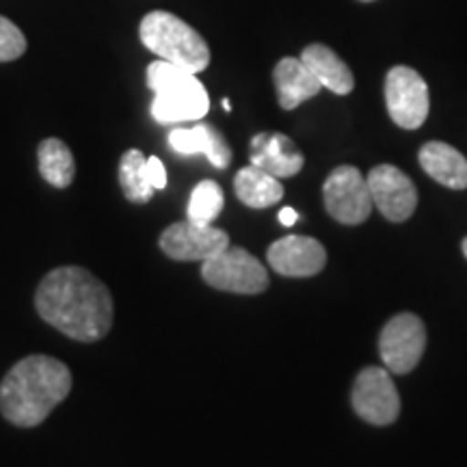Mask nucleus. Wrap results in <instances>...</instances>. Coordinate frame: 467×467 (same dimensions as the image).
I'll return each mask as SVG.
<instances>
[{
    "mask_svg": "<svg viewBox=\"0 0 467 467\" xmlns=\"http://www.w3.org/2000/svg\"><path fill=\"white\" fill-rule=\"evenodd\" d=\"M37 314L76 342H98L113 327L115 306L110 290L83 266H58L35 292Z\"/></svg>",
    "mask_w": 467,
    "mask_h": 467,
    "instance_id": "1",
    "label": "nucleus"
},
{
    "mask_svg": "<svg viewBox=\"0 0 467 467\" xmlns=\"http://www.w3.org/2000/svg\"><path fill=\"white\" fill-rule=\"evenodd\" d=\"M72 392V372L50 355H28L0 383V411L20 429L39 426Z\"/></svg>",
    "mask_w": 467,
    "mask_h": 467,
    "instance_id": "2",
    "label": "nucleus"
},
{
    "mask_svg": "<svg viewBox=\"0 0 467 467\" xmlns=\"http://www.w3.org/2000/svg\"><path fill=\"white\" fill-rule=\"evenodd\" d=\"M148 87L154 91L151 117L162 126L200 121L208 115L210 98L206 87L189 69L159 58L148 67Z\"/></svg>",
    "mask_w": 467,
    "mask_h": 467,
    "instance_id": "3",
    "label": "nucleus"
},
{
    "mask_svg": "<svg viewBox=\"0 0 467 467\" xmlns=\"http://www.w3.org/2000/svg\"><path fill=\"white\" fill-rule=\"evenodd\" d=\"M139 37L145 48L162 61L200 74L210 66L206 39L178 16L169 11H151L141 20Z\"/></svg>",
    "mask_w": 467,
    "mask_h": 467,
    "instance_id": "4",
    "label": "nucleus"
},
{
    "mask_svg": "<svg viewBox=\"0 0 467 467\" xmlns=\"http://www.w3.org/2000/svg\"><path fill=\"white\" fill-rule=\"evenodd\" d=\"M202 277L210 288L236 295H260L268 288V271L243 247H227L202 265Z\"/></svg>",
    "mask_w": 467,
    "mask_h": 467,
    "instance_id": "5",
    "label": "nucleus"
},
{
    "mask_svg": "<svg viewBox=\"0 0 467 467\" xmlns=\"http://www.w3.org/2000/svg\"><path fill=\"white\" fill-rule=\"evenodd\" d=\"M350 402L355 413L368 424L388 426L400 416V396L388 368H364L353 383Z\"/></svg>",
    "mask_w": 467,
    "mask_h": 467,
    "instance_id": "6",
    "label": "nucleus"
},
{
    "mask_svg": "<svg viewBox=\"0 0 467 467\" xmlns=\"http://www.w3.org/2000/svg\"><path fill=\"white\" fill-rule=\"evenodd\" d=\"M327 213L342 225H359L372 214V197L358 167L342 165L329 173L323 186Z\"/></svg>",
    "mask_w": 467,
    "mask_h": 467,
    "instance_id": "7",
    "label": "nucleus"
},
{
    "mask_svg": "<svg viewBox=\"0 0 467 467\" xmlns=\"http://www.w3.org/2000/svg\"><path fill=\"white\" fill-rule=\"evenodd\" d=\"M385 104L396 126L418 130L429 117V87L416 69L396 66L385 76Z\"/></svg>",
    "mask_w": 467,
    "mask_h": 467,
    "instance_id": "8",
    "label": "nucleus"
},
{
    "mask_svg": "<svg viewBox=\"0 0 467 467\" xmlns=\"http://www.w3.org/2000/svg\"><path fill=\"white\" fill-rule=\"evenodd\" d=\"M426 350V327L416 314H396L383 327L379 353L392 375H407L420 364Z\"/></svg>",
    "mask_w": 467,
    "mask_h": 467,
    "instance_id": "9",
    "label": "nucleus"
},
{
    "mask_svg": "<svg viewBox=\"0 0 467 467\" xmlns=\"http://www.w3.org/2000/svg\"><path fill=\"white\" fill-rule=\"evenodd\" d=\"M159 244L162 254L175 262H206L230 247V236L214 225H197L186 219L169 225Z\"/></svg>",
    "mask_w": 467,
    "mask_h": 467,
    "instance_id": "10",
    "label": "nucleus"
},
{
    "mask_svg": "<svg viewBox=\"0 0 467 467\" xmlns=\"http://www.w3.org/2000/svg\"><path fill=\"white\" fill-rule=\"evenodd\" d=\"M372 206L392 223H402L416 213L418 191L405 171L394 165H379L366 175Z\"/></svg>",
    "mask_w": 467,
    "mask_h": 467,
    "instance_id": "11",
    "label": "nucleus"
},
{
    "mask_svg": "<svg viewBox=\"0 0 467 467\" xmlns=\"http://www.w3.org/2000/svg\"><path fill=\"white\" fill-rule=\"evenodd\" d=\"M266 260L284 277H314L327 265V251L317 238L290 234L268 247Z\"/></svg>",
    "mask_w": 467,
    "mask_h": 467,
    "instance_id": "12",
    "label": "nucleus"
},
{
    "mask_svg": "<svg viewBox=\"0 0 467 467\" xmlns=\"http://www.w3.org/2000/svg\"><path fill=\"white\" fill-rule=\"evenodd\" d=\"M251 165L275 178H292L306 165V159L292 143L290 137L282 132H260L251 139Z\"/></svg>",
    "mask_w": 467,
    "mask_h": 467,
    "instance_id": "13",
    "label": "nucleus"
},
{
    "mask_svg": "<svg viewBox=\"0 0 467 467\" xmlns=\"http://www.w3.org/2000/svg\"><path fill=\"white\" fill-rule=\"evenodd\" d=\"M169 148L180 156L203 154L213 167L227 169L232 162V148L217 128L197 124L192 128H173L169 132Z\"/></svg>",
    "mask_w": 467,
    "mask_h": 467,
    "instance_id": "14",
    "label": "nucleus"
},
{
    "mask_svg": "<svg viewBox=\"0 0 467 467\" xmlns=\"http://www.w3.org/2000/svg\"><path fill=\"white\" fill-rule=\"evenodd\" d=\"M273 80H275L279 107L284 110L301 107L303 102L318 96L323 89L314 74L306 67V63L295 57H285L277 63L273 69Z\"/></svg>",
    "mask_w": 467,
    "mask_h": 467,
    "instance_id": "15",
    "label": "nucleus"
},
{
    "mask_svg": "<svg viewBox=\"0 0 467 467\" xmlns=\"http://www.w3.org/2000/svg\"><path fill=\"white\" fill-rule=\"evenodd\" d=\"M420 167L424 169L435 182L452 191L467 189V159L457 148L443 141H429L422 145L418 154Z\"/></svg>",
    "mask_w": 467,
    "mask_h": 467,
    "instance_id": "16",
    "label": "nucleus"
},
{
    "mask_svg": "<svg viewBox=\"0 0 467 467\" xmlns=\"http://www.w3.org/2000/svg\"><path fill=\"white\" fill-rule=\"evenodd\" d=\"M301 61L314 74L323 89H329L337 96H348L355 87L353 72H350L347 63L336 55L329 46L312 44L301 52Z\"/></svg>",
    "mask_w": 467,
    "mask_h": 467,
    "instance_id": "17",
    "label": "nucleus"
},
{
    "mask_svg": "<svg viewBox=\"0 0 467 467\" xmlns=\"http://www.w3.org/2000/svg\"><path fill=\"white\" fill-rule=\"evenodd\" d=\"M234 191L244 206L254 210H265L282 202L284 186L275 175L262 171V169L249 165L243 167L234 178Z\"/></svg>",
    "mask_w": 467,
    "mask_h": 467,
    "instance_id": "18",
    "label": "nucleus"
},
{
    "mask_svg": "<svg viewBox=\"0 0 467 467\" xmlns=\"http://www.w3.org/2000/svg\"><path fill=\"white\" fill-rule=\"evenodd\" d=\"M37 162L42 178L55 189H67L76 178V162L72 150L61 139H44L37 148Z\"/></svg>",
    "mask_w": 467,
    "mask_h": 467,
    "instance_id": "19",
    "label": "nucleus"
},
{
    "mask_svg": "<svg viewBox=\"0 0 467 467\" xmlns=\"http://www.w3.org/2000/svg\"><path fill=\"white\" fill-rule=\"evenodd\" d=\"M148 159L141 150H128L119 161V184L126 200L132 203H148L154 197V186L148 180Z\"/></svg>",
    "mask_w": 467,
    "mask_h": 467,
    "instance_id": "20",
    "label": "nucleus"
},
{
    "mask_svg": "<svg viewBox=\"0 0 467 467\" xmlns=\"http://www.w3.org/2000/svg\"><path fill=\"white\" fill-rule=\"evenodd\" d=\"M225 206L223 189L214 180H203L192 189L189 208H186V219L197 225H213Z\"/></svg>",
    "mask_w": 467,
    "mask_h": 467,
    "instance_id": "21",
    "label": "nucleus"
},
{
    "mask_svg": "<svg viewBox=\"0 0 467 467\" xmlns=\"http://www.w3.org/2000/svg\"><path fill=\"white\" fill-rule=\"evenodd\" d=\"M26 52V37L14 22L0 16V63L16 61Z\"/></svg>",
    "mask_w": 467,
    "mask_h": 467,
    "instance_id": "22",
    "label": "nucleus"
},
{
    "mask_svg": "<svg viewBox=\"0 0 467 467\" xmlns=\"http://www.w3.org/2000/svg\"><path fill=\"white\" fill-rule=\"evenodd\" d=\"M145 169H148V180L150 184L154 186V191H161L167 186V169L162 165L159 156H150L148 162H145Z\"/></svg>",
    "mask_w": 467,
    "mask_h": 467,
    "instance_id": "23",
    "label": "nucleus"
},
{
    "mask_svg": "<svg viewBox=\"0 0 467 467\" xmlns=\"http://www.w3.org/2000/svg\"><path fill=\"white\" fill-rule=\"evenodd\" d=\"M296 221H299V213H296V210H292V208L279 210V223L282 225L290 227V225H295Z\"/></svg>",
    "mask_w": 467,
    "mask_h": 467,
    "instance_id": "24",
    "label": "nucleus"
},
{
    "mask_svg": "<svg viewBox=\"0 0 467 467\" xmlns=\"http://www.w3.org/2000/svg\"><path fill=\"white\" fill-rule=\"evenodd\" d=\"M461 249H463V255L467 258V238H463V243H461Z\"/></svg>",
    "mask_w": 467,
    "mask_h": 467,
    "instance_id": "25",
    "label": "nucleus"
},
{
    "mask_svg": "<svg viewBox=\"0 0 467 467\" xmlns=\"http://www.w3.org/2000/svg\"><path fill=\"white\" fill-rule=\"evenodd\" d=\"M223 109L227 110V113H230V110H232V104H230V100H223Z\"/></svg>",
    "mask_w": 467,
    "mask_h": 467,
    "instance_id": "26",
    "label": "nucleus"
},
{
    "mask_svg": "<svg viewBox=\"0 0 467 467\" xmlns=\"http://www.w3.org/2000/svg\"><path fill=\"white\" fill-rule=\"evenodd\" d=\"M364 3H372V0H364Z\"/></svg>",
    "mask_w": 467,
    "mask_h": 467,
    "instance_id": "27",
    "label": "nucleus"
}]
</instances>
